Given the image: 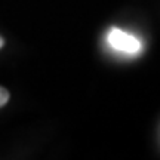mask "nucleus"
I'll list each match as a JSON object with an SVG mask.
<instances>
[{
    "mask_svg": "<svg viewBox=\"0 0 160 160\" xmlns=\"http://www.w3.org/2000/svg\"><path fill=\"white\" fill-rule=\"evenodd\" d=\"M108 43L116 51L125 53H137L141 49V42L135 36L126 33L123 30L111 28L108 33Z\"/></svg>",
    "mask_w": 160,
    "mask_h": 160,
    "instance_id": "obj_1",
    "label": "nucleus"
},
{
    "mask_svg": "<svg viewBox=\"0 0 160 160\" xmlns=\"http://www.w3.org/2000/svg\"><path fill=\"white\" fill-rule=\"evenodd\" d=\"M8 101H9V92H8V89L0 86V107L6 105Z\"/></svg>",
    "mask_w": 160,
    "mask_h": 160,
    "instance_id": "obj_2",
    "label": "nucleus"
},
{
    "mask_svg": "<svg viewBox=\"0 0 160 160\" xmlns=\"http://www.w3.org/2000/svg\"><path fill=\"white\" fill-rule=\"evenodd\" d=\"M3 46H5V40H3V37L0 36V49H2Z\"/></svg>",
    "mask_w": 160,
    "mask_h": 160,
    "instance_id": "obj_3",
    "label": "nucleus"
}]
</instances>
